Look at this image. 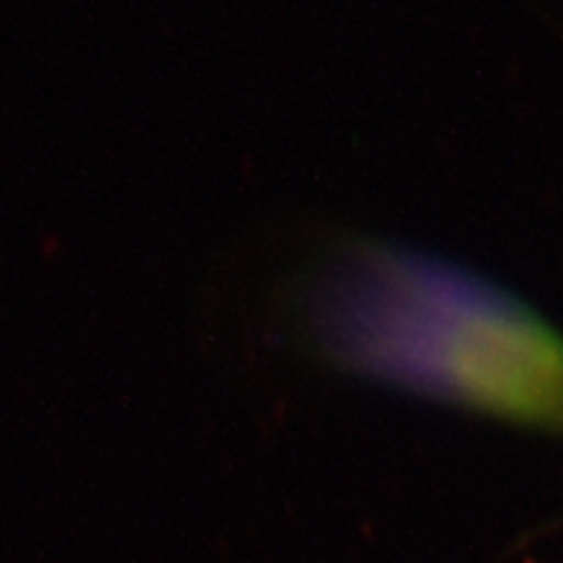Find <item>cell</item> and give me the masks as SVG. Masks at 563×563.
Listing matches in <instances>:
<instances>
[{
	"label": "cell",
	"instance_id": "1",
	"mask_svg": "<svg viewBox=\"0 0 563 563\" xmlns=\"http://www.w3.org/2000/svg\"><path fill=\"white\" fill-rule=\"evenodd\" d=\"M327 321L340 352L382 378L563 431V340L483 282L418 256L365 253Z\"/></svg>",
	"mask_w": 563,
	"mask_h": 563
}]
</instances>
